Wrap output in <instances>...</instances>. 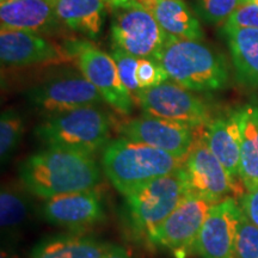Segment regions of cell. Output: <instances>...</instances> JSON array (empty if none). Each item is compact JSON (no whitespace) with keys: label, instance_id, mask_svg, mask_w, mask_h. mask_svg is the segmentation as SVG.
I'll list each match as a JSON object with an SVG mask.
<instances>
[{"label":"cell","instance_id":"19","mask_svg":"<svg viewBox=\"0 0 258 258\" xmlns=\"http://www.w3.org/2000/svg\"><path fill=\"white\" fill-rule=\"evenodd\" d=\"M220 32L228 44L238 82L258 88V29L221 27Z\"/></svg>","mask_w":258,"mask_h":258},{"label":"cell","instance_id":"27","mask_svg":"<svg viewBox=\"0 0 258 258\" xmlns=\"http://www.w3.org/2000/svg\"><path fill=\"white\" fill-rule=\"evenodd\" d=\"M233 258H258V226L244 213L238 227Z\"/></svg>","mask_w":258,"mask_h":258},{"label":"cell","instance_id":"29","mask_svg":"<svg viewBox=\"0 0 258 258\" xmlns=\"http://www.w3.org/2000/svg\"><path fill=\"white\" fill-rule=\"evenodd\" d=\"M226 28L258 29V4L243 3L234 10L233 14L222 24Z\"/></svg>","mask_w":258,"mask_h":258},{"label":"cell","instance_id":"5","mask_svg":"<svg viewBox=\"0 0 258 258\" xmlns=\"http://www.w3.org/2000/svg\"><path fill=\"white\" fill-rule=\"evenodd\" d=\"M110 125L108 114L98 105L85 106L46 118L35 135L47 147L93 154L109 143Z\"/></svg>","mask_w":258,"mask_h":258},{"label":"cell","instance_id":"2","mask_svg":"<svg viewBox=\"0 0 258 258\" xmlns=\"http://www.w3.org/2000/svg\"><path fill=\"white\" fill-rule=\"evenodd\" d=\"M184 161L159 148L122 137L106 144L102 170L114 188L125 196L178 170Z\"/></svg>","mask_w":258,"mask_h":258},{"label":"cell","instance_id":"4","mask_svg":"<svg viewBox=\"0 0 258 258\" xmlns=\"http://www.w3.org/2000/svg\"><path fill=\"white\" fill-rule=\"evenodd\" d=\"M180 167L124 196L121 218L129 239L151 246L157 228L188 195Z\"/></svg>","mask_w":258,"mask_h":258},{"label":"cell","instance_id":"34","mask_svg":"<svg viewBox=\"0 0 258 258\" xmlns=\"http://www.w3.org/2000/svg\"><path fill=\"white\" fill-rule=\"evenodd\" d=\"M246 2H249V3H256V4H258V0H244V3H246Z\"/></svg>","mask_w":258,"mask_h":258},{"label":"cell","instance_id":"12","mask_svg":"<svg viewBox=\"0 0 258 258\" xmlns=\"http://www.w3.org/2000/svg\"><path fill=\"white\" fill-rule=\"evenodd\" d=\"M72 46L83 76L96 86L103 99L118 114H132L135 104L121 82L112 56L90 42L82 41Z\"/></svg>","mask_w":258,"mask_h":258},{"label":"cell","instance_id":"15","mask_svg":"<svg viewBox=\"0 0 258 258\" xmlns=\"http://www.w3.org/2000/svg\"><path fill=\"white\" fill-rule=\"evenodd\" d=\"M69 56L59 44L36 32L6 28L0 30V60L3 66L27 67L63 62Z\"/></svg>","mask_w":258,"mask_h":258},{"label":"cell","instance_id":"18","mask_svg":"<svg viewBox=\"0 0 258 258\" xmlns=\"http://www.w3.org/2000/svg\"><path fill=\"white\" fill-rule=\"evenodd\" d=\"M146 9L169 36L202 41L203 31L195 12L183 0H134Z\"/></svg>","mask_w":258,"mask_h":258},{"label":"cell","instance_id":"23","mask_svg":"<svg viewBox=\"0 0 258 258\" xmlns=\"http://www.w3.org/2000/svg\"><path fill=\"white\" fill-rule=\"evenodd\" d=\"M30 215V202L24 190L5 185L0 192V225L3 238L15 240L24 230Z\"/></svg>","mask_w":258,"mask_h":258},{"label":"cell","instance_id":"14","mask_svg":"<svg viewBox=\"0 0 258 258\" xmlns=\"http://www.w3.org/2000/svg\"><path fill=\"white\" fill-rule=\"evenodd\" d=\"M41 217L50 225L80 231L105 219L101 195L93 190L71 192L47 199L41 206Z\"/></svg>","mask_w":258,"mask_h":258},{"label":"cell","instance_id":"25","mask_svg":"<svg viewBox=\"0 0 258 258\" xmlns=\"http://www.w3.org/2000/svg\"><path fill=\"white\" fill-rule=\"evenodd\" d=\"M112 59L115 60L116 67H117L118 76H120L121 82L127 89L132 98H133L134 104H140V97L144 90L139 86L137 80V66L139 57L132 55L127 51L120 49V48H114L111 54Z\"/></svg>","mask_w":258,"mask_h":258},{"label":"cell","instance_id":"13","mask_svg":"<svg viewBox=\"0 0 258 258\" xmlns=\"http://www.w3.org/2000/svg\"><path fill=\"white\" fill-rule=\"evenodd\" d=\"M243 211L232 196L213 206L195 246L201 258H233L235 239Z\"/></svg>","mask_w":258,"mask_h":258},{"label":"cell","instance_id":"31","mask_svg":"<svg viewBox=\"0 0 258 258\" xmlns=\"http://www.w3.org/2000/svg\"><path fill=\"white\" fill-rule=\"evenodd\" d=\"M102 2L104 3L108 10H110L111 12H114L118 9L131 6L134 3V0H102Z\"/></svg>","mask_w":258,"mask_h":258},{"label":"cell","instance_id":"33","mask_svg":"<svg viewBox=\"0 0 258 258\" xmlns=\"http://www.w3.org/2000/svg\"><path fill=\"white\" fill-rule=\"evenodd\" d=\"M2 258H16L14 254H10L8 251H5V250H3L2 251Z\"/></svg>","mask_w":258,"mask_h":258},{"label":"cell","instance_id":"32","mask_svg":"<svg viewBox=\"0 0 258 258\" xmlns=\"http://www.w3.org/2000/svg\"><path fill=\"white\" fill-rule=\"evenodd\" d=\"M101 258H132L129 253L125 251L123 247L117 246V245H112V247L105 254H103Z\"/></svg>","mask_w":258,"mask_h":258},{"label":"cell","instance_id":"3","mask_svg":"<svg viewBox=\"0 0 258 258\" xmlns=\"http://www.w3.org/2000/svg\"><path fill=\"white\" fill-rule=\"evenodd\" d=\"M156 60L172 82L190 91H217L230 78L224 55L199 40L169 36Z\"/></svg>","mask_w":258,"mask_h":258},{"label":"cell","instance_id":"17","mask_svg":"<svg viewBox=\"0 0 258 258\" xmlns=\"http://www.w3.org/2000/svg\"><path fill=\"white\" fill-rule=\"evenodd\" d=\"M2 28L43 34L61 28L53 0H6L0 3Z\"/></svg>","mask_w":258,"mask_h":258},{"label":"cell","instance_id":"9","mask_svg":"<svg viewBox=\"0 0 258 258\" xmlns=\"http://www.w3.org/2000/svg\"><path fill=\"white\" fill-rule=\"evenodd\" d=\"M141 109L146 115L182 122L203 131L212 120L203 99L175 82H167L144 90L140 97Z\"/></svg>","mask_w":258,"mask_h":258},{"label":"cell","instance_id":"10","mask_svg":"<svg viewBox=\"0 0 258 258\" xmlns=\"http://www.w3.org/2000/svg\"><path fill=\"white\" fill-rule=\"evenodd\" d=\"M122 137L144 143L185 160L202 132L182 123L145 114L118 125Z\"/></svg>","mask_w":258,"mask_h":258},{"label":"cell","instance_id":"8","mask_svg":"<svg viewBox=\"0 0 258 258\" xmlns=\"http://www.w3.org/2000/svg\"><path fill=\"white\" fill-rule=\"evenodd\" d=\"M25 98L46 118L85 106H96L104 99L84 76L71 74L53 78L25 92Z\"/></svg>","mask_w":258,"mask_h":258},{"label":"cell","instance_id":"20","mask_svg":"<svg viewBox=\"0 0 258 258\" xmlns=\"http://www.w3.org/2000/svg\"><path fill=\"white\" fill-rule=\"evenodd\" d=\"M112 244L83 234H57L32 247L29 258H101Z\"/></svg>","mask_w":258,"mask_h":258},{"label":"cell","instance_id":"6","mask_svg":"<svg viewBox=\"0 0 258 258\" xmlns=\"http://www.w3.org/2000/svg\"><path fill=\"white\" fill-rule=\"evenodd\" d=\"M215 203L202 196L186 195L154 232L151 246L169 251L175 258L195 253L200 232Z\"/></svg>","mask_w":258,"mask_h":258},{"label":"cell","instance_id":"21","mask_svg":"<svg viewBox=\"0 0 258 258\" xmlns=\"http://www.w3.org/2000/svg\"><path fill=\"white\" fill-rule=\"evenodd\" d=\"M53 4L64 27L91 40L101 35L108 10L102 0H53Z\"/></svg>","mask_w":258,"mask_h":258},{"label":"cell","instance_id":"24","mask_svg":"<svg viewBox=\"0 0 258 258\" xmlns=\"http://www.w3.org/2000/svg\"><path fill=\"white\" fill-rule=\"evenodd\" d=\"M24 123L22 116L15 109H8L0 118V158L2 163H8L21 143Z\"/></svg>","mask_w":258,"mask_h":258},{"label":"cell","instance_id":"11","mask_svg":"<svg viewBox=\"0 0 258 258\" xmlns=\"http://www.w3.org/2000/svg\"><path fill=\"white\" fill-rule=\"evenodd\" d=\"M180 170L188 195L219 202L228 198L230 194L239 192L237 180L228 175L202 138L198 139Z\"/></svg>","mask_w":258,"mask_h":258},{"label":"cell","instance_id":"26","mask_svg":"<svg viewBox=\"0 0 258 258\" xmlns=\"http://www.w3.org/2000/svg\"><path fill=\"white\" fill-rule=\"evenodd\" d=\"M244 0H195V14L205 23L220 24L227 21Z\"/></svg>","mask_w":258,"mask_h":258},{"label":"cell","instance_id":"28","mask_svg":"<svg viewBox=\"0 0 258 258\" xmlns=\"http://www.w3.org/2000/svg\"><path fill=\"white\" fill-rule=\"evenodd\" d=\"M165 70L157 60L150 57H139L137 66V80L143 90L151 89L169 80Z\"/></svg>","mask_w":258,"mask_h":258},{"label":"cell","instance_id":"30","mask_svg":"<svg viewBox=\"0 0 258 258\" xmlns=\"http://www.w3.org/2000/svg\"><path fill=\"white\" fill-rule=\"evenodd\" d=\"M239 205L244 214L258 226V188L244 192L239 199Z\"/></svg>","mask_w":258,"mask_h":258},{"label":"cell","instance_id":"7","mask_svg":"<svg viewBox=\"0 0 258 258\" xmlns=\"http://www.w3.org/2000/svg\"><path fill=\"white\" fill-rule=\"evenodd\" d=\"M167 37L169 35L153 16L135 2L131 6L112 12L111 40L114 48H120L137 57L156 60Z\"/></svg>","mask_w":258,"mask_h":258},{"label":"cell","instance_id":"16","mask_svg":"<svg viewBox=\"0 0 258 258\" xmlns=\"http://www.w3.org/2000/svg\"><path fill=\"white\" fill-rule=\"evenodd\" d=\"M202 140L233 179L239 178L241 132L239 111L212 118L203 129Z\"/></svg>","mask_w":258,"mask_h":258},{"label":"cell","instance_id":"22","mask_svg":"<svg viewBox=\"0 0 258 258\" xmlns=\"http://www.w3.org/2000/svg\"><path fill=\"white\" fill-rule=\"evenodd\" d=\"M239 111L241 148L239 178L246 191L258 188V104L249 103Z\"/></svg>","mask_w":258,"mask_h":258},{"label":"cell","instance_id":"1","mask_svg":"<svg viewBox=\"0 0 258 258\" xmlns=\"http://www.w3.org/2000/svg\"><path fill=\"white\" fill-rule=\"evenodd\" d=\"M18 175L25 189L44 200L93 190L101 182V169L92 154L56 147L28 157Z\"/></svg>","mask_w":258,"mask_h":258},{"label":"cell","instance_id":"35","mask_svg":"<svg viewBox=\"0 0 258 258\" xmlns=\"http://www.w3.org/2000/svg\"><path fill=\"white\" fill-rule=\"evenodd\" d=\"M4 2H6V0H0V3H4Z\"/></svg>","mask_w":258,"mask_h":258}]
</instances>
